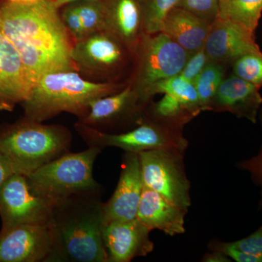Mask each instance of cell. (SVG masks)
<instances>
[{
    "label": "cell",
    "mask_w": 262,
    "mask_h": 262,
    "mask_svg": "<svg viewBox=\"0 0 262 262\" xmlns=\"http://www.w3.org/2000/svg\"><path fill=\"white\" fill-rule=\"evenodd\" d=\"M0 29L21 58L33 83L58 71H77L73 38L53 0L32 4L0 3Z\"/></svg>",
    "instance_id": "6da1fadb"
},
{
    "label": "cell",
    "mask_w": 262,
    "mask_h": 262,
    "mask_svg": "<svg viewBox=\"0 0 262 262\" xmlns=\"http://www.w3.org/2000/svg\"><path fill=\"white\" fill-rule=\"evenodd\" d=\"M101 194L57 202L48 223L51 250L46 262H107Z\"/></svg>",
    "instance_id": "7a4b0ae2"
},
{
    "label": "cell",
    "mask_w": 262,
    "mask_h": 262,
    "mask_svg": "<svg viewBox=\"0 0 262 262\" xmlns=\"http://www.w3.org/2000/svg\"><path fill=\"white\" fill-rule=\"evenodd\" d=\"M127 82H95L85 80L77 71H58L42 76L21 103L24 117L43 122L62 113L83 118L90 105L98 98L116 94Z\"/></svg>",
    "instance_id": "3957f363"
},
{
    "label": "cell",
    "mask_w": 262,
    "mask_h": 262,
    "mask_svg": "<svg viewBox=\"0 0 262 262\" xmlns=\"http://www.w3.org/2000/svg\"><path fill=\"white\" fill-rule=\"evenodd\" d=\"M72 134L60 125H45L24 117L0 129V152L17 173L29 176L70 151Z\"/></svg>",
    "instance_id": "277c9868"
},
{
    "label": "cell",
    "mask_w": 262,
    "mask_h": 262,
    "mask_svg": "<svg viewBox=\"0 0 262 262\" xmlns=\"http://www.w3.org/2000/svg\"><path fill=\"white\" fill-rule=\"evenodd\" d=\"M101 150L89 147L80 152L65 153L27 176L36 194L51 203L80 194H101L94 177V165Z\"/></svg>",
    "instance_id": "5b68a950"
},
{
    "label": "cell",
    "mask_w": 262,
    "mask_h": 262,
    "mask_svg": "<svg viewBox=\"0 0 262 262\" xmlns=\"http://www.w3.org/2000/svg\"><path fill=\"white\" fill-rule=\"evenodd\" d=\"M75 128L89 147L100 150L116 147L125 152L139 154L151 150H170L184 152L188 141L182 129L168 126L144 116L132 130L112 134L103 132L77 122Z\"/></svg>",
    "instance_id": "8992f818"
},
{
    "label": "cell",
    "mask_w": 262,
    "mask_h": 262,
    "mask_svg": "<svg viewBox=\"0 0 262 262\" xmlns=\"http://www.w3.org/2000/svg\"><path fill=\"white\" fill-rule=\"evenodd\" d=\"M190 53L163 32L143 34L134 54L128 81L146 103V93L157 82L180 75Z\"/></svg>",
    "instance_id": "52a82bcc"
},
{
    "label": "cell",
    "mask_w": 262,
    "mask_h": 262,
    "mask_svg": "<svg viewBox=\"0 0 262 262\" xmlns=\"http://www.w3.org/2000/svg\"><path fill=\"white\" fill-rule=\"evenodd\" d=\"M72 61L78 72L107 77L117 82L134 56L117 38L106 30L88 34L74 42Z\"/></svg>",
    "instance_id": "ba28073f"
},
{
    "label": "cell",
    "mask_w": 262,
    "mask_h": 262,
    "mask_svg": "<svg viewBox=\"0 0 262 262\" xmlns=\"http://www.w3.org/2000/svg\"><path fill=\"white\" fill-rule=\"evenodd\" d=\"M184 152L151 150L139 154L143 182L168 201L188 211L190 183L184 170Z\"/></svg>",
    "instance_id": "9c48e42d"
},
{
    "label": "cell",
    "mask_w": 262,
    "mask_h": 262,
    "mask_svg": "<svg viewBox=\"0 0 262 262\" xmlns=\"http://www.w3.org/2000/svg\"><path fill=\"white\" fill-rule=\"evenodd\" d=\"M53 206L33 192L27 176L13 174L0 188L1 231L20 225H47Z\"/></svg>",
    "instance_id": "30bf717a"
},
{
    "label": "cell",
    "mask_w": 262,
    "mask_h": 262,
    "mask_svg": "<svg viewBox=\"0 0 262 262\" xmlns=\"http://www.w3.org/2000/svg\"><path fill=\"white\" fill-rule=\"evenodd\" d=\"M149 105L128 81L122 91L93 101L89 113L78 122L100 131L127 125L136 127Z\"/></svg>",
    "instance_id": "8fae6325"
},
{
    "label": "cell",
    "mask_w": 262,
    "mask_h": 262,
    "mask_svg": "<svg viewBox=\"0 0 262 262\" xmlns=\"http://www.w3.org/2000/svg\"><path fill=\"white\" fill-rule=\"evenodd\" d=\"M144 186L139 154L125 152L115 192L103 203V225L136 219Z\"/></svg>",
    "instance_id": "7c38bea8"
},
{
    "label": "cell",
    "mask_w": 262,
    "mask_h": 262,
    "mask_svg": "<svg viewBox=\"0 0 262 262\" xmlns=\"http://www.w3.org/2000/svg\"><path fill=\"white\" fill-rule=\"evenodd\" d=\"M210 61L232 65L248 53L260 51L254 32L228 20L217 18L210 26L204 45Z\"/></svg>",
    "instance_id": "4fadbf2b"
},
{
    "label": "cell",
    "mask_w": 262,
    "mask_h": 262,
    "mask_svg": "<svg viewBox=\"0 0 262 262\" xmlns=\"http://www.w3.org/2000/svg\"><path fill=\"white\" fill-rule=\"evenodd\" d=\"M51 250L47 225H20L0 231V262H46Z\"/></svg>",
    "instance_id": "5bb4252c"
},
{
    "label": "cell",
    "mask_w": 262,
    "mask_h": 262,
    "mask_svg": "<svg viewBox=\"0 0 262 262\" xmlns=\"http://www.w3.org/2000/svg\"><path fill=\"white\" fill-rule=\"evenodd\" d=\"M150 231L137 220L115 222L103 226V241L107 262H129L152 252Z\"/></svg>",
    "instance_id": "9a60e30c"
},
{
    "label": "cell",
    "mask_w": 262,
    "mask_h": 262,
    "mask_svg": "<svg viewBox=\"0 0 262 262\" xmlns=\"http://www.w3.org/2000/svg\"><path fill=\"white\" fill-rule=\"evenodd\" d=\"M33 85L18 52L0 29V110L13 111L28 98Z\"/></svg>",
    "instance_id": "2e32d148"
},
{
    "label": "cell",
    "mask_w": 262,
    "mask_h": 262,
    "mask_svg": "<svg viewBox=\"0 0 262 262\" xmlns=\"http://www.w3.org/2000/svg\"><path fill=\"white\" fill-rule=\"evenodd\" d=\"M259 91L257 86L232 74L221 84L209 111L227 112L256 123L262 105Z\"/></svg>",
    "instance_id": "e0dca14e"
},
{
    "label": "cell",
    "mask_w": 262,
    "mask_h": 262,
    "mask_svg": "<svg viewBox=\"0 0 262 262\" xmlns=\"http://www.w3.org/2000/svg\"><path fill=\"white\" fill-rule=\"evenodd\" d=\"M104 8L105 30L111 33L135 54L143 34L141 0H101Z\"/></svg>",
    "instance_id": "ac0fdd59"
},
{
    "label": "cell",
    "mask_w": 262,
    "mask_h": 262,
    "mask_svg": "<svg viewBox=\"0 0 262 262\" xmlns=\"http://www.w3.org/2000/svg\"><path fill=\"white\" fill-rule=\"evenodd\" d=\"M187 210L144 186L136 218L150 232L155 229L170 236L184 233Z\"/></svg>",
    "instance_id": "d6986e66"
},
{
    "label": "cell",
    "mask_w": 262,
    "mask_h": 262,
    "mask_svg": "<svg viewBox=\"0 0 262 262\" xmlns=\"http://www.w3.org/2000/svg\"><path fill=\"white\" fill-rule=\"evenodd\" d=\"M210 26L192 13L175 7L165 15L160 32L192 54L204 46Z\"/></svg>",
    "instance_id": "ffe728a7"
},
{
    "label": "cell",
    "mask_w": 262,
    "mask_h": 262,
    "mask_svg": "<svg viewBox=\"0 0 262 262\" xmlns=\"http://www.w3.org/2000/svg\"><path fill=\"white\" fill-rule=\"evenodd\" d=\"M198 115L177 98L164 94L158 102L149 103L144 116L168 126L182 129Z\"/></svg>",
    "instance_id": "44dd1931"
},
{
    "label": "cell",
    "mask_w": 262,
    "mask_h": 262,
    "mask_svg": "<svg viewBox=\"0 0 262 262\" xmlns=\"http://www.w3.org/2000/svg\"><path fill=\"white\" fill-rule=\"evenodd\" d=\"M262 13V0H220L217 18L228 20L255 32Z\"/></svg>",
    "instance_id": "7402d4cb"
},
{
    "label": "cell",
    "mask_w": 262,
    "mask_h": 262,
    "mask_svg": "<svg viewBox=\"0 0 262 262\" xmlns=\"http://www.w3.org/2000/svg\"><path fill=\"white\" fill-rule=\"evenodd\" d=\"M158 94L173 96L198 115L203 112L194 83L182 76H175L153 84L146 93V99L151 102L153 96Z\"/></svg>",
    "instance_id": "603a6c76"
},
{
    "label": "cell",
    "mask_w": 262,
    "mask_h": 262,
    "mask_svg": "<svg viewBox=\"0 0 262 262\" xmlns=\"http://www.w3.org/2000/svg\"><path fill=\"white\" fill-rule=\"evenodd\" d=\"M225 78V66L209 61L194 82L202 111H209L219 88Z\"/></svg>",
    "instance_id": "cb8c5ba5"
},
{
    "label": "cell",
    "mask_w": 262,
    "mask_h": 262,
    "mask_svg": "<svg viewBox=\"0 0 262 262\" xmlns=\"http://www.w3.org/2000/svg\"><path fill=\"white\" fill-rule=\"evenodd\" d=\"M180 0H141L144 34L160 32L165 15L177 7Z\"/></svg>",
    "instance_id": "d4e9b609"
},
{
    "label": "cell",
    "mask_w": 262,
    "mask_h": 262,
    "mask_svg": "<svg viewBox=\"0 0 262 262\" xmlns=\"http://www.w3.org/2000/svg\"><path fill=\"white\" fill-rule=\"evenodd\" d=\"M74 4L80 15L84 36L105 30L104 8L101 0H80L74 2Z\"/></svg>",
    "instance_id": "484cf974"
},
{
    "label": "cell",
    "mask_w": 262,
    "mask_h": 262,
    "mask_svg": "<svg viewBox=\"0 0 262 262\" xmlns=\"http://www.w3.org/2000/svg\"><path fill=\"white\" fill-rule=\"evenodd\" d=\"M232 72L234 75L244 79L250 83L262 87V52L248 53L234 62Z\"/></svg>",
    "instance_id": "4316f807"
},
{
    "label": "cell",
    "mask_w": 262,
    "mask_h": 262,
    "mask_svg": "<svg viewBox=\"0 0 262 262\" xmlns=\"http://www.w3.org/2000/svg\"><path fill=\"white\" fill-rule=\"evenodd\" d=\"M220 0H180L177 5L211 24L218 17Z\"/></svg>",
    "instance_id": "83f0119b"
},
{
    "label": "cell",
    "mask_w": 262,
    "mask_h": 262,
    "mask_svg": "<svg viewBox=\"0 0 262 262\" xmlns=\"http://www.w3.org/2000/svg\"><path fill=\"white\" fill-rule=\"evenodd\" d=\"M209 61V58L207 56L203 46L201 49L190 55L179 75L194 83L196 77L203 72Z\"/></svg>",
    "instance_id": "f1b7e54d"
},
{
    "label": "cell",
    "mask_w": 262,
    "mask_h": 262,
    "mask_svg": "<svg viewBox=\"0 0 262 262\" xmlns=\"http://www.w3.org/2000/svg\"><path fill=\"white\" fill-rule=\"evenodd\" d=\"M60 15L65 27L75 42L84 37L83 27L74 3L61 7L60 8Z\"/></svg>",
    "instance_id": "f546056e"
},
{
    "label": "cell",
    "mask_w": 262,
    "mask_h": 262,
    "mask_svg": "<svg viewBox=\"0 0 262 262\" xmlns=\"http://www.w3.org/2000/svg\"><path fill=\"white\" fill-rule=\"evenodd\" d=\"M227 244L231 247L253 256L258 262H262V225L251 235Z\"/></svg>",
    "instance_id": "4dcf8cb0"
},
{
    "label": "cell",
    "mask_w": 262,
    "mask_h": 262,
    "mask_svg": "<svg viewBox=\"0 0 262 262\" xmlns=\"http://www.w3.org/2000/svg\"><path fill=\"white\" fill-rule=\"evenodd\" d=\"M259 112L260 121L262 127V108ZM237 167L251 174L253 183L261 189V199L258 203V208L262 209V145L257 155L250 159L239 162Z\"/></svg>",
    "instance_id": "1f68e13d"
},
{
    "label": "cell",
    "mask_w": 262,
    "mask_h": 262,
    "mask_svg": "<svg viewBox=\"0 0 262 262\" xmlns=\"http://www.w3.org/2000/svg\"><path fill=\"white\" fill-rule=\"evenodd\" d=\"M15 173L17 172L13 165L3 153L0 152V188L7 179Z\"/></svg>",
    "instance_id": "d6a6232c"
},
{
    "label": "cell",
    "mask_w": 262,
    "mask_h": 262,
    "mask_svg": "<svg viewBox=\"0 0 262 262\" xmlns=\"http://www.w3.org/2000/svg\"><path fill=\"white\" fill-rule=\"evenodd\" d=\"M202 261L205 262H229L231 261V260H229L228 256H226L225 253L213 250V252L205 255Z\"/></svg>",
    "instance_id": "836d02e7"
},
{
    "label": "cell",
    "mask_w": 262,
    "mask_h": 262,
    "mask_svg": "<svg viewBox=\"0 0 262 262\" xmlns=\"http://www.w3.org/2000/svg\"><path fill=\"white\" fill-rule=\"evenodd\" d=\"M3 1L15 3V4H32L40 0H3Z\"/></svg>",
    "instance_id": "e575fe53"
},
{
    "label": "cell",
    "mask_w": 262,
    "mask_h": 262,
    "mask_svg": "<svg viewBox=\"0 0 262 262\" xmlns=\"http://www.w3.org/2000/svg\"><path fill=\"white\" fill-rule=\"evenodd\" d=\"M80 1V0H53L54 4L58 9L63 7V5L69 4V3H74V2Z\"/></svg>",
    "instance_id": "d590c367"
}]
</instances>
